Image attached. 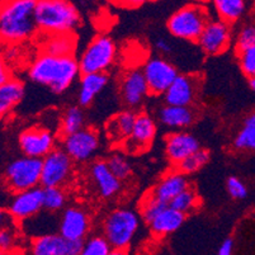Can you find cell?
Wrapping results in <instances>:
<instances>
[{
    "label": "cell",
    "mask_w": 255,
    "mask_h": 255,
    "mask_svg": "<svg viewBox=\"0 0 255 255\" xmlns=\"http://www.w3.org/2000/svg\"><path fill=\"white\" fill-rule=\"evenodd\" d=\"M155 47H156V50L159 51L161 55H165V56H169V55H171L174 51V47H173V43L169 41V39L166 38H159L155 42Z\"/></svg>",
    "instance_id": "60d3db41"
},
{
    "label": "cell",
    "mask_w": 255,
    "mask_h": 255,
    "mask_svg": "<svg viewBox=\"0 0 255 255\" xmlns=\"http://www.w3.org/2000/svg\"><path fill=\"white\" fill-rule=\"evenodd\" d=\"M143 75L149 85L150 96H164L179 73L175 65L164 57H152L145 62Z\"/></svg>",
    "instance_id": "8fae6325"
},
{
    "label": "cell",
    "mask_w": 255,
    "mask_h": 255,
    "mask_svg": "<svg viewBox=\"0 0 255 255\" xmlns=\"http://www.w3.org/2000/svg\"><path fill=\"white\" fill-rule=\"evenodd\" d=\"M17 230L13 226V222L10 221L0 229V252L3 254L14 252L17 247Z\"/></svg>",
    "instance_id": "74e56055"
},
{
    "label": "cell",
    "mask_w": 255,
    "mask_h": 255,
    "mask_svg": "<svg viewBox=\"0 0 255 255\" xmlns=\"http://www.w3.org/2000/svg\"><path fill=\"white\" fill-rule=\"evenodd\" d=\"M233 41L230 23L222 19H210L199 36L197 45L207 56H219L229 50Z\"/></svg>",
    "instance_id": "30bf717a"
},
{
    "label": "cell",
    "mask_w": 255,
    "mask_h": 255,
    "mask_svg": "<svg viewBox=\"0 0 255 255\" xmlns=\"http://www.w3.org/2000/svg\"><path fill=\"white\" fill-rule=\"evenodd\" d=\"M85 125V115L83 112L82 106H71L65 111L60 124V135L68 136L70 133L82 129Z\"/></svg>",
    "instance_id": "f1b7e54d"
},
{
    "label": "cell",
    "mask_w": 255,
    "mask_h": 255,
    "mask_svg": "<svg viewBox=\"0 0 255 255\" xmlns=\"http://www.w3.org/2000/svg\"><path fill=\"white\" fill-rule=\"evenodd\" d=\"M141 216L129 208L111 211L102 222V234L112 245L115 254L127 253L140 229Z\"/></svg>",
    "instance_id": "277c9868"
},
{
    "label": "cell",
    "mask_w": 255,
    "mask_h": 255,
    "mask_svg": "<svg viewBox=\"0 0 255 255\" xmlns=\"http://www.w3.org/2000/svg\"><path fill=\"white\" fill-rule=\"evenodd\" d=\"M227 193L234 199H244L248 196V188L238 177H230L226 180Z\"/></svg>",
    "instance_id": "ab89813d"
},
{
    "label": "cell",
    "mask_w": 255,
    "mask_h": 255,
    "mask_svg": "<svg viewBox=\"0 0 255 255\" xmlns=\"http://www.w3.org/2000/svg\"><path fill=\"white\" fill-rule=\"evenodd\" d=\"M89 177L102 198L111 199L122 191V180L113 174L107 160H96L90 165Z\"/></svg>",
    "instance_id": "d6986e66"
},
{
    "label": "cell",
    "mask_w": 255,
    "mask_h": 255,
    "mask_svg": "<svg viewBox=\"0 0 255 255\" xmlns=\"http://www.w3.org/2000/svg\"><path fill=\"white\" fill-rule=\"evenodd\" d=\"M168 206V203L157 199L154 194L147 193L140 205V216L145 221V224H149L156 215H159L164 208Z\"/></svg>",
    "instance_id": "836d02e7"
},
{
    "label": "cell",
    "mask_w": 255,
    "mask_h": 255,
    "mask_svg": "<svg viewBox=\"0 0 255 255\" xmlns=\"http://www.w3.org/2000/svg\"><path fill=\"white\" fill-rule=\"evenodd\" d=\"M42 159L23 156L11 161L5 169L4 180L13 193L27 191L41 185Z\"/></svg>",
    "instance_id": "52a82bcc"
},
{
    "label": "cell",
    "mask_w": 255,
    "mask_h": 255,
    "mask_svg": "<svg viewBox=\"0 0 255 255\" xmlns=\"http://www.w3.org/2000/svg\"><path fill=\"white\" fill-rule=\"evenodd\" d=\"M79 75H82V73L74 55L57 56L42 52L34 59L28 69V76L32 82L47 87L55 94H61L68 90Z\"/></svg>",
    "instance_id": "6da1fadb"
},
{
    "label": "cell",
    "mask_w": 255,
    "mask_h": 255,
    "mask_svg": "<svg viewBox=\"0 0 255 255\" xmlns=\"http://www.w3.org/2000/svg\"><path fill=\"white\" fill-rule=\"evenodd\" d=\"M43 210L55 213L64 210L68 202V194L64 187H42Z\"/></svg>",
    "instance_id": "f546056e"
},
{
    "label": "cell",
    "mask_w": 255,
    "mask_h": 255,
    "mask_svg": "<svg viewBox=\"0 0 255 255\" xmlns=\"http://www.w3.org/2000/svg\"><path fill=\"white\" fill-rule=\"evenodd\" d=\"M234 240L231 238H227L220 244L217 254L219 255H231L234 253Z\"/></svg>",
    "instance_id": "b9f144b4"
},
{
    "label": "cell",
    "mask_w": 255,
    "mask_h": 255,
    "mask_svg": "<svg viewBox=\"0 0 255 255\" xmlns=\"http://www.w3.org/2000/svg\"><path fill=\"white\" fill-rule=\"evenodd\" d=\"M37 0H3L0 3V41L20 43L34 36Z\"/></svg>",
    "instance_id": "7a4b0ae2"
},
{
    "label": "cell",
    "mask_w": 255,
    "mask_h": 255,
    "mask_svg": "<svg viewBox=\"0 0 255 255\" xmlns=\"http://www.w3.org/2000/svg\"><path fill=\"white\" fill-rule=\"evenodd\" d=\"M11 79L10 75V69H9L8 64L5 62V60L0 56V85H3L4 83H6Z\"/></svg>",
    "instance_id": "7bdbcfd3"
},
{
    "label": "cell",
    "mask_w": 255,
    "mask_h": 255,
    "mask_svg": "<svg viewBox=\"0 0 255 255\" xmlns=\"http://www.w3.org/2000/svg\"><path fill=\"white\" fill-rule=\"evenodd\" d=\"M185 216L187 215L168 205L147 224L150 233L155 238H165V236L177 233L185 222Z\"/></svg>",
    "instance_id": "7402d4cb"
},
{
    "label": "cell",
    "mask_w": 255,
    "mask_h": 255,
    "mask_svg": "<svg viewBox=\"0 0 255 255\" xmlns=\"http://www.w3.org/2000/svg\"><path fill=\"white\" fill-rule=\"evenodd\" d=\"M74 161L64 149L55 147L42 159L41 185L65 187L74 177Z\"/></svg>",
    "instance_id": "ba28073f"
},
{
    "label": "cell",
    "mask_w": 255,
    "mask_h": 255,
    "mask_svg": "<svg viewBox=\"0 0 255 255\" xmlns=\"http://www.w3.org/2000/svg\"><path fill=\"white\" fill-rule=\"evenodd\" d=\"M208 161H210V151L206 149H199L180 161L175 166V169L182 171L185 175H189V174H194L201 170L203 166L207 165Z\"/></svg>",
    "instance_id": "1f68e13d"
},
{
    "label": "cell",
    "mask_w": 255,
    "mask_h": 255,
    "mask_svg": "<svg viewBox=\"0 0 255 255\" xmlns=\"http://www.w3.org/2000/svg\"><path fill=\"white\" fill-rule=\"evenodd\" d=\"M10 221H13V217L9 215V212H5L4 210H0V229H1L4 225L9 224Z\"/></svg>",
    "instance_id": "f6af8a7d"
},
{
    "label": "cell",
    "mask_w": 255,
    "mask_h": 255,
    "mask_svg": "<svg viewBox=\"0 0 255 255\" xmlns=\"http://www.w3.org/2000/svg\"><path fill=\"white\" fill-rule=\"evenodd\" d=\"M249 84H250V88H252V89L255 92V78L249 79Z\"/></svg>",
    "instance_id": "7dc6e473"
},
{
    "label": "cell",
    "mask_w": 255,
    "mask_h": 255,
    "mask_svg": "<svg viewBox=\"0 0 255 255\" xmlns=\"http://www.w3.org/2000/svg\"><path fill=\"white\" fill-rule=\"evenodd\" d=\"M107 163H108V166L113 171V174L117 178H120L122 182L127 180L132 175L131 164L126 159V156L121 152H115V154L111 155L107 160Z\"/></svg>",
    "instance_id": "d590c367"
},
{
    "label": "cell",
    "mask_w": 255,
    "mask_h": 255,
    "mask_svg": "<svg viewBox=\"0 0 255 255\" xmlns=\"http://www.w3.org/2000/svg\"><path fill=\"white\" fill-rule=\"evenodd\" d=\"M34 20L43 34L73 33L80 24V14L69 0H37Z\"/></svg>",
    "instance_id": "3957f363"
},
{
    "label": "cell",
    "mask_w": 255,
    "mask_h": 255,
    "mask_svg": "<svg viewBox=\"0 0 255 255\" xmlns=\"http://www.w3.org/2000/svg\"><path fill=\"white\" fill-rule=\"evenodd\" d=\"M196 118V113L192 110V107L165 104L159 111L160 124L170 129H175V131L191 127L194 124Z\"/></svg>",
    "instance_id": "cb8c5ba5"
},
{
    "label": "cell",
    "mask_w": 255,
    "mask_h": 255,
    "mask_svg": "<svg viewBox=\"0 0 255 255\" xmlns=\"http://www.w3.org/2000/svg\"><path fill=\"white\" fill-rule=\"evenodd\" d=\"M254 217H255V215H254Z\"/></svg>",
    "instance_id": "681fc988"
},
{
    "label": "cell",
    "mask_w": 255,
    "mask_h": 255,
    "mask_svg": "<svg viewBox=\"0 0 255 255\" xmlns=\"http://www.w3.org/2000/svg\"><path fill=\"white\" fill-rule=\"evenodd\" d=\"M255 45V25H245L239 31L235 39V50H244Z\"/></svg>",
    "instance_id": "f35d334b"
},
{
    "label": "cell",
    "mask_w": 255,
    "mask_h": 255,
    "mask_svg": "<svg viewBox=\"0 0 255 255\" xmlns=\"http://www.w3.org/2000/svg\"><path fill=\"white\" fill-rule=\"evenodd\" d=\"M43 210V189L32 188L14 193L9 203L8 212L14 221L24 222Z\"/></svg>",
    "instance_id": "ac0fdd59"
},
{
    "label": "cell",
    "mask_w": 255,
    "mask_h": 255,
    "mask_svg": "<svg viewBox=\"0 0 255 255\" xmlns=\"http://www.w3.org/2000/svg\"><path fill=\"white\" fill-rule=\"evenodd\" d=\"M136 116L137 113L133 110L121 111L107 121L106 124V135L107 138L113 145H120L126 140L131 133L133 125H135Z\"/></svg>",
    "instance_id": "603a6c76"
},
{
    "label": "cell",
    "mask_w": 255,
    "mask_h": 255,
    "mask_svg": "<svg viewBox=\"0 0 255 255\" xmlns=\"http://www.w3.org/2000/svg\"><path fill=\"white\" fill-rule=\"evenodd\" d=\"M210 11L199 4L182 6L169 17L166 28L173 37L187 42H196L210 22Z\"/></svg>",
    "instance_id": "5b68a950"
},
{
    "label": "cell",
    "mask_w": 255,
    "mask_h": 255,
    "mask_svg": "<svg viewBox=\"0 0 255 255\" xmlns=\"http://www.w3.org/2000/svg\"><path fill=\"white\" fill-rule=\"evenodd\" d=\"M169 205L175 208V210L183 212L184 215H188V213L194 212L199 207L201 199H199L198 194H197L193 188L188 187L185 188L184 191L180 192L177 197H174Z\"/></svg>",
    "instance_id": "4dcf8cb0"
},
{
    "label": "cell",
    "mask_w": 255,
    "mask_h": 255,
    "mask_svg": "<svg viewBox=\"0 0 255 255\" xmlns=\"http://www.w3.org/2000/svg\"><path fill=\"white\" fill-rule=\"evenodd\" d=\"M101 146L99 132L92 127L82 129L62 137V149L75 163H87L92 159Z\"/></svg>",
    "instance_id": "9c48e42d"
},
{
    "label": "cell",
    "mask_w": 255,
    "mask_h": 255,
    "mask_svg": "<svg viewBox=\"0 0 255 255\" xmlns=\"http://www.w3.org/2000/svg\"><path fill=\"white\" fill-rule=\"evenodd\" d=\"M113 1L120 6H124V8H138L150 0H113Z\"/></svg>",
    "instance_id": "ee69618b"
},
{
    "label": "cell",
    "mask_w": 255,
    "mask_h": 255,
    "mask_svg": "<svg viewBox=\"0 0 255 255\" xmlns=\"http://www.w3.org/2000/svg\"><path fill=\"white\" fill-rule=\"evenodd\" d=\"M108 75L106 73L82 74L79 84L78 101L82 107H89L93 101L103 92L108 84Z\"/></svg>",
    "instance_id": "d4e9b609"
},
{
    "label": "cell",
    "mask_w": 255,
    "mask_h": 255,
    "mask_svg": "<svg viewBox=\"0 0 255 255\" xmlns=\"http://www.w3.org/2000/svg\"><path fill=\"white\" fill-rule=\"evenodd\" d=\"M29 249L33 255H79L82 254L83 241L69 240L60 233H50L33 238Z\"/></svg>",
    "instance_id": "9a60e30c"
},
{
    "label": "cell",
    "mask_w": 255,
    "mask_h": 255,
    "mask_svg": "<svg viewBox=\"0 0 255 255\" xmlns=\"http://www.w3.org/2000/svg\"><path fill=\"white\" fill-rule=\"evenodd\" d=\"M213 10L220 19L235 23L245 14L247 0H211Z\"/></svg>",
    "instance_id": "83f0119b"
},
{
    "label": "cell",
    "mask_w": 255,
    "mask_h": 255,
    "mask_svg": "<svg viewBox=\"0 0 255 255\" xmlns=\"http://www.w3.org/2000/svg\"><path fill=\"white\" fill-rule=\"evenodd\" d=\"M24 84L18 79H9L0 85V120L9 115L24 98Z\"/></svg>",
    "instance_id": "484cf974"
},
{
    "label": "cell",
    "mask_w": 255,
    "mask_h": 255,
    "mask_svg": "<svg viewBox=\"0 0 255 255\" xmlns=\"http://www.w3.org/2000/svg\"><path fill=\"white\" fill-rule=\"evenodd\" d=\"M76 48V38L73 33H56L46 34L42 42V52L57 55V56H68L74 55Z\"/></svg>",
    "instance_id": "4316f807"
},
{
    "label": "cell",
    "mask_w": 255,
    "mask_h": 255,
    "mask_svg": "<svg viewBox=\"0 0 255 255\" xmlns=\"http://www.w3.org/2000/svg\"><path fill=\"white\" fill-rule=\"evenodd\" d=\"M201 90V79L197 75L179 74L169 89L164 93L165 104L192 107L196 103Z\"/></svg>",
    "instance_id": "2e32d148"
},
{
    "label": "cell",
    "mask_w": 255,
    "mask_h": 255,
    "mask_svg": "<svg viewBox=\"0 0 255 255\" xmlns=\"http://www.w3.org/2000/svg\"><path fill=\"white\" fill-rule=\"evenodd\" d=\"M92 227L89 213L80 206L65 208L59 220V233L69 240L84 241Z\"/></svg>",
    "instance_id": "5bb4252c"
},
{
    "label": "cell",
    "mask_w": 255,
    "mask_h": 255,
    "mask_svg": "<svg viewBox=\"0 0 255 255\" xmlns=\"http://www.w3.org/2000/svg\"><path fill=\"white\" fill-rule=\"evenodd\" d=\"M241 73L248 79L255 78V45L236 52Z\"/></svg>",
    "instance_id": "8d00e7d4"
},
{
    "label": "cell",
    "mask_w": 255,
    "mask_h": 255,
    "mask_svg": "<svg viewBox=\"0 0 255 255\" xmlns=\"http://www.w3.org/2000/svg\"><path fill=\"white\" fill-rule=\"evenodd\" d=\"M18 143L23 155L43 159L48 152L55 149L56 137L50 129L33 126L20 132Z\"/></svg>",
    "instance_id": "4fadbf2b"
},
{
    "label": "cell",
    "mask_w": 255,
    "mask_h": 255,
    "mask_svg": "<svg viewBox=\"0 0 255 255\" xmlns=\"http://www.w3.org/2000/svg\"><path fill=\"white\" fill-rule=\"evenodd\" d=\"M120 94L125 106L131 110L142 106L145 99L150 96V90L141 69H131L124 74L121 79Z\"/></svg>",
    "instance_id": "e0dca14e"
},
{
    "label": "cell",
    "mask_w": 255,
    "mask_h": 255,
    "mask_svg": "<svg viewBox=\"0 0 255 255\" xmlns=\"http://www.w3.org/2000/svg\"><path fill=\"white\" fill-rule=\"evenodd\" d=\"M116 56L117 47L115 41L110 36H97L78 59L80 73H106L115 64Z\"/></svg>",
    "instance_id": "8992f818"
},
{
    "label": "cell",
    "mask_w": 255,
    "mask_h": 255,
    "mask_svg": "<svg viewBox=\"0 0 255 255\" xmlns=\"http://www.w3.org/2000/svg\"><path fill=\"white\" fill-rule=\"evenodd\" d=\"M115 254L112 245L110 241L107 240L106 236L102 235H93L88 236L83 241V250L82 255H112Z\"/></svg>",
    "instance_id": "d6a6232c"
},
{
    "label": "cell",
    "mask_w": 255,
    "mask_h": 255,
    "mask_svg": "<svg viewBox=\"0 0 255 255\" xmlns=\"http://www.w3.org/2000/svg\"><path fill=\"white\" fill-rule=\"evenodd\" d=\"M1 254H3V253H1V252H0V255H1Z\"/></svg>",
    "instance_id": "c3c4849f"
},
{
    "label": "cell",
    "mask_w": 255,
    "mask_h": 255,
    "mask_svg": "<svg viewBox=\"0 0 255 255\" xmlns=\"http://www.w3.org/2000/svg\"><path fill=\"white\" fill-rule=\"evenodd\" d=\"M243 125H249V126H255V111L250 112L249 115L245 117L244 124Z\"/></svg>",
    "instance_id": "bcb514c9"
},
{
    "label": "cell",
    "mask_w": 255,
    "mask_h": 255,
    "mask_svg": "<svg viewBox=\"0 0 255 255\" xmlns=\"http://www.w3.org/2000/svg\"><path fill=\"white\" fill-rule=\"evenodd\" d=\"M199 149L201 143L197 137L183 129L171 132L165 138V155L174 166Z\"/></svg>",
    "instance_id": "ffe728a7"
},
{
    "label": "cell",
    "mask_w": 255,
    "mask_h": 255,
    "mask_svg": "<svg viewBox=\"0 0 255 255\" xmlns=\"http://www.w3.org/2000/svg\"><path fill=\"white\" fill-rule=\"evenodd\" d=\"M233 145L238 151H255V126L243 125L234 138Z\"/></svg>",
    "instance_id": "e575fe53"
},
{
    "label": "cell",
    "mask_w": 255,
    "mask_h": 255,
    "mask_svg": "<svg viewBox=\"0 0 255 255\" xmlns=\"http://www.w3.org/2000/svg\"><path fill=\"white\" fill-rule=\"evenodd\" d=\"M188 187H189V180H188L187 175L175 169V170L164 174L150 193L169 205L174 197H177L180 192H183Z\"/></svg>",
    "instance_id": "44dd1931"
},
{
    "label": "cell",
    "mask_w": 255,
    "mask_h": 255,
    "mask_svg": "<svg viewBox=\"0 0 255 255\" xmlns=\"http://www.w3.org/2000/svg\"><path fill=\"white\" fill-rule=\"evenodd\" d=\"M156 122L149 113H137L128 137L121 143L125 154L137 155L150 149L156 136Z\"/></svg>",
    "instance_id": "7c38bea8"
}]
</instances>
